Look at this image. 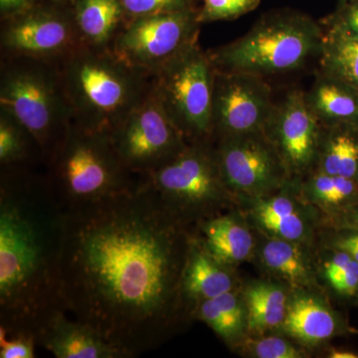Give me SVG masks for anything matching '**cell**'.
Masks as SVG:
<instances>
[{
    "label": "cell",
    "instance_id": "35",
    "mask_svg": "<svg viewBox=\"0 0 358 358\" xmlns=\"http://www.w3.org/2000/svg\"><path fill=\"white\" fill-rule=\"evenodd\" d=\"M334 247L338 251L348 254L353 260L358 262V232L350 231L348 234L336 238L334 242Z\"/></svg>",
    "mask_w": 358,
    "mask_h": 358
},
{
    "label": "cell",
    "instance_id": "13",
    "mask_svg": "<svg viewBox=\"0 0 358 358\" xmlns=\"http://www.w3.org/2000/svg\"><path fill=\"white\" fill-rule=\"evenodd\" d=\"M275 105L265 78L216 69L212 141L263 131Z\"/></svg>",
    "mask_w": 358,
    "mask_h": 358
},
{
    "label": "cell",
    "instance_id": "27",
    "mask_svg": "<svg viewBox=\"0 0 358 358\" xmlns=\"http://www.w3.org/2000/svg\"><path fill=\"white\" fill-rule=\"evenodd\" d=\"M301 190L307 201L322 208H339L357 201L358 180L313 171L301 183Z\"/></svg>",
    "mask_w": 358,
    "mask_h": 358
},
{
    "label": "cell",
    "instance_id": "29",
    "mask_svg": "<svg viewBox=\"0 0 358 358\" xmlns=\"http://www.w3.org/2000/svg\"><path fill=\"white\" fill-rule=\"evenodd\" d=\"M261 0H203L197 9L200 24L237 20L240 16L252 13L260 6Z\"/></svg>",
    "mask_w": 358,
    "mask_h": 358
},
{
    "label": "cell",
    "instance_id": "36",
    "mask_svg": "<svg viewBox=\"0 0 358 358\" xmlns=\"http://www.w3.org/2000/svg\"><path fill=\"white\" fill-rule=\"evenodd\" d=\"M34 0H0V11L2 18L11 14L18 13L30 6Z\"/></svg>",
    "mask_w": 358,
    "mask_h": 358
},
{
    "label": "cell",
    "instance_id": "9",
    "mask_svg": "<svg viewBox=\"0 0 358 358\" xmlns=\"http://www.w3.org/2000/svg\"><path fill=\"white\" fill-rule=\"evenodd\" d=\"M197 9L143 16L128 21L110 50L131 67L154 76L199 42Z\"/></svg>",
    "mask_w": 358,
    "mask_h": 358
},
{
    "label": "cell",
    "instance_id": "26",
    "mask_svg": "<svg viewBox=\"0 0 358 358\" xmlns=\"http://www.w3.org/2000/svg\"><path fill=\"white\" fill-rule=\"evenodd\" d=\"M319 63L320 72L358 91V39L324 30Z\"/></svg>",
    "mask_w": 358,
    "mask_h": 358
},
{
    "label": "cell",
    "instance_id": "12",
    "mask_svg": "<svg viewBox=\"0 0 358 358\" xmlns=\"http://www.w3.org/2000/svg\"><path fill=\"white\" fill-rule=\"evenodd\" d=\"M1 57L26 56L57 62L81 46L72 6H41L32 2L2 18Z\"/></svg>",
    "mask_w": 358,
    "mask_h": 358
},
{
    "label": "cell",
    "instance_id": "22",
    "mask_svg": "<svg viewBox=\"0 0 358 358\" xmlns=\"http://www.w3.org/2000/svg\"><path fill=\"white\" fill-rule=\"evenodd\" d=\"M282 326L289 336L315 345L334 336L336 320L322 301L308 294H298L288 301Z\"/></svg>",
    "mask_w": 358,
    "mask_h": 358
},
{
    "label": "cell",
    "instance_id": "32",
    "mask_svg": "<svg viewBox=\"0 0 358 358\" xmlns=\"http://www.w3.org/2000/svg\"><path fill=\"white\" fill-rule=\"evenodd\" d=\"M37 341L25 334H9L0 327V358H34Z\"/></svg>",
    "mask_w": 358,
    "mask_h": 358
},
{
    "label": "cell",
    "instance_id": "6",
    "mask_svg": "<svg viewBox=\"0 0 358 358\" xmlns=\"http://www.w3.org/2000/svg\"><path fill=\"white\" fill-rule=\"evenodd\" d=\"M45 169L63 209L109 199L140 181L122 164L110 134L75 122Z\"/></svg>",
    "mask_w": 358,
    "mask_h": 358
},
{
    "label": "cell",
    "instance_id": "4",
    "mask_svg": "<svg viewBox=\"0 0 358 358\" xmlns=\"http://www.w3.org/2000/svg\"><path fill=\"white\" fill-rule=\"evenodd\" d=\"M322 23L292 10L266 14L246 34L208 51L219 71L260 77L301 70L319 58L324 43Z\"/></svg>",
    "mask_w": 358,
    "mask_h": 358
},
{
    "label": "cell",
    "instance_id": "28",
    "mask_svg": "<svg viewBox=\"0 0 358 358\" xmlns=\"http://www.w3.org/2000/svg\"><path fill=\"white\" fill-rule=\"evenodd\" d=\"M262 259L266 267L293 286L303 288L310 284V268L296 243L272 238L264 245Z\"/></svg>",
    "mask_w": 358,
    "mask_h": 358
},
{
    "label": "cell",
    "instance_id": "23",
    "mask_svg": "<svg viewBox=\"0 0 358 358\" xmlns=\"http://www.w3.org/2000/svg\"><path fill=\"white\" fill-rule=\"evenodd\" d=\"M247 307V329L254 333L282 326L288 308L284 289L268 282L252 284L245 294Z\"/></svg>",
    "mask_w": 358,
    "mask_h": 358
},
{
    "label": "cell",
    "instance_id": "7",
    "mask_svg": "<svg viewBox=\"0 0 358 358\" xmlns=\"http://www.w3.org/2000/svg\"><path fill=\"white\" fill-rule=\"evenodd\" d=\"M140 178L187 225L220 214L234 199L224 182L213 141L188 143L173 159Z\"/></svg>",
    "mask_w": 358,
    "mask_h": 358
},
{
    "label": "cell",
    "instance_id": "33",
    "mask_svg": "<svg viewBox=\"0 0 358 358\" xmlns=\"http://www.w3.org/2000/svg\"><path fill=\"white\" fill-rule=\"evenodd\" d=\"M252 355L259 358H301L303 353L286 339L268 336L249 345Z\"/></svg>",
    "mask_w": 358,
    "mask_h": 358
},
{
    "label": "cell",
    "instance_id": "21",
    "mask_svg": "<svg viewBox=\"0 0 358 358\" xmlns=\"http://www.w3.org/2000/svg\"><path fill=\"white\" fill-rule=\"evenodd\" d=\"M253 213L256 222L272 238L287 241H303L308 236V223L296 200L288 194H274L254 199Z\"/></svg>",
    "mask_w": 358,
    "mask_h": 358
},
{
    "label": "cell",
    "instance_id": "25",
    "mask_svg": "<svg viewBox=\"0 0 358 358\" xmlns=\"http://www.w3.org/2000/svg\"><path fill=\"white\" fill-rule=\"evenodd\" d=\"M44 166L41 150L29 131L0 110V167L32 169Z\"/></svg>",
    "mask_w": 358,
    "mask_h": 358
},
{
    "label": "cell",
    "instance_id": "39",
    "mask_svg": "<svg viewBox=\"0 0 358 358\" xmlns=\"http://www.w3.org/2000/svg\"><path fill=\"white\" fill-rule=\"evenodd\" d=\"M341 1H348V0H341Z\"/></svg>",
    "mask_w": 358,
    "mask_h": 358
},
{
    "label": "cell",
    "instance_id": "40",
    "mask_svg": "<svg viewBox=\"0 0 358 358\" xmlns=\"http://www.w3.org/2000/svg\"><path fill=\"white\" fill-rule=\"evenodd\" d=\"M34 1H35V0H34Z\"/></svg>",
    "mask_w": 358,
    "mask_h": 358
},
{
    "label": "cell",
    "instance_id": "31",
    "mask_svg": "<svg viewBox=\"0 0 358 358\" xmlns=\"http://www.w3.org/2000/svg\"><path fill=\"white\" fill-rule=\"evenodd\" d=\"M320 23L326 31L358 39V0L341 1L336 10Z\"/></svg>",
    "mask_w": 358,
    "mask_h": 358
},
{
    "label": "cell",
    "instance_id": "14",
    "mask_svg": "<svg viewBox=\"0 0 358 358\" xmlns=\"http://www.w3.org/2000/svg\"><path fill=\"white\" fill-rule=\"evenodd\" d=\"M263 131L292 179L300 180L315 171L322 124L308 109L305 92L294 90L275 103Z\"/></svg>",
    "mask_w": 358,
    "mask_h": 358
},
{
    "label": "cell",
    "instance_id": "20",
    "mask_svg": "<svg viewBox=\"0 0 358 358\" xmlns=\"http://www.w3.org/2000/svg\"><path fill=\"white\" fill-rule=\"evenodd\" d=\"M315 171L358 180V124H322Z\"/></svg>",
    "mask_w": 358,
    "mask_h": 358
},
{
    "label": "cell",
    "instance_id": "18",
    "mask_svg": "<svg viewBox=\"0 0 358 358\" xmlns=\"http://www.w3.org/2000/svg\"><path fill=\"white\" fill-rule=\"evenodd\" d=\"M73 16L82 44L110 48L127 23L122 0H74Z\"/></svg>",
    "mask_w": 358,
    "mask_h": 358
},
{
    "label": "cell",
    "instance_id": "11",
    "mask_svg": "<svg viewBox=\"0 0 358 358\" xmlns=\"http://www.w3.org/2000/svg\"><path fill=\"white\" fill-rule=\"evenodd\" d=\"M122 164L145 176L164 166L188 145L152 92L110 133Z\"/></svg>",
    "mask_w": 358,
    "mask_h": 358
},
{
    "label": "cell",
    "instance_id": "24",
    "mask_svg": "<svg viewBox=\"0 0 358 358\" xmlns=\"http://www.w3.org/2000/svg\"><path fill=\"white\" fill-rule=\"evenodd\" d=\"M193 315L229 345L241 338L245 324L247 326L243 301L233 291L201 301Z\"/></svg>",
    "mask_w": 358,
    "mask_h": 358
},
{
    "label": "cell",
    "instance_id": "37",
    "mask_svg": "<svg viewBox=\"0 0 358 358\" xmlns=\"http://www.w3.org/2000/svg\"><path fill=\"white\" fill-rule=\"evenodd\" d=\"M343 227L350 231L358 232V205H352L346 210L343 217Z\"/></svg>",
    "mask_w": 358,
    "mask_h": 358
},
{
    "label": "cell",
    "instance_id": "19",
    "mask_svg": "<svg viewBox=\"0 0 358 358\" xmlns=\"http://www.w3.org/2000/svg\"><path fill=\"white\" fill-rule=\"evenodd\" d=\"M305 100L324 126L358 124V91L336 78L319 71L310 91L305 93Z\"/></svg>",
    "mask_w": 358,
    "mask_h": 358
},
{
    "label": "cell",
    "instance_id": "1",
    "mask_svg": "<svg viewBox=\"0 0 358 358\" xmlns=\"http://www.w3.org/2000/svg\"><path fill=\"white\" fill-rule=\"evenodd\" d=\"M143 181L64 209L66 310L128 358L157 350L189 315L180 282L193 233Z\"/></svg>",
    "mask_w": 358,
    "mask_h": 358
},
{
    "label": "cell",
    "instance_id": "38",
    "mask_svg": "<svg viewBox=\"0 0 358 358\" xmlns=\"http://www.w3.org/2000/svg\"><path fill=\"white\" fill-rule=\"evenodd\" d=\"M329 357L333 358H357V353L345 352V350H333Z\"/></svg>",
    "mask_w": 358,
    "mask_h": 358
},
{
    "label": "cell",
    "instance_id": "17",
    "mask_svg": "<svg viewBox=\"0 0 358 358\" xmlns=\"http://www.w3.org/2000/svg\"><path fill=\"white\" fill-rule=\"evenodd\" d=\"M195 227V235L205 249L228 267L247 260L253 252V236L236 215L217 214Z\"/></svg>",
    "mask_w": 358,
    "mask_h": 358
},
{
    "label": "cell",
    "instance_id": "3",
    "mask_svg": "<svg viewBox=\"0 0 358 358\" xmlns=\"http://www.w3.org/2000/svg\"><path fill=\"white\" fill-rule=\"evenodd\" d=\"M75 124L110 134L152 89V75L110 48L81 45L57 61Z\"/></svg>",
    "mask_w": 358,
    "mask_h": 358
},
{
    "label": "cell",
    "instance_id": "30",
    "mask_svg": "<svg viewBox=\"0 0 358 358\" xmlns=\"http://www.w3.org/2000/svg\"><path fill=\"white\" fill-rule=\"evenodd\" d=\"M195 0H122L127 22L143 16L196 9Z\"/></svg>",
    "mask_w": 358,
    "mask_h": 358
},
{
    "label": "cell",
    "instance_id": "15",
    "mask_svg": "<svg viewBox=\"0 0 358 358\" xmlns=\"http://www.w3.org/2000/svg\"><path fill=\"white\" fill-rule=\"evenodd\" d=\"M233 288L234 279L229 267L216 260L193 233L180 282L181 298L188 312L193 315L201 301L233 291Z\"/></svg>",
    "mask_w": 358,
    "mask_h": 358
},
{
    "label": "cell",
    "instance_id": "34",
    "mask_svg": "<svg viewBox=\"0 0 358 358\" xmlns=\"http://www.w3.org/2000/svg\"><path fill=\"white\" fill-rule=\"evenodd\" d=\"M331 286L343 294H352L358 288V262L352 260L341 274L331 282Z\"/></svg>",
    "mask_w": 358,
    "mask_h": 358
},
{
    "label": "cell",
    "instance_id": "5",
    "mask_svg": "<svg viewBox=\"0 0 358 358\" xmlns=\"http://www.w3.org/2000/svg\"><path fill=\"white\" fill-rule=\"evenodd\" d=\"M0 110L29 131L44 166L74 122L57 62L26 56L1 57Z\"/></svg>",
    "mask_w": 358,
    "mask_h": 358
},
{
    "label": "cell",
    "instance_id": "10",
    "mask_svg": "<svg viewBox=\"0 0 358 358\" xmlns=\"http://www.w3.org/2000/svg\"><path fill=\"white\" fill-rule=\"evenodd\" d=\"M213 143L224 182L233 197L262 199L294 180L264 131L217 138Z\"/></svg>",
    "mask_w": 358,
    "mask_h": 358
},
{
    "label": "cell",
    "instance_id": "2",
    "mask_svg": "<svg viewBox=\"0 0 358 358\" xmlns=\"http://www.w3.org/2000/svg\"><path fill=\"white\" fill-rule=\"evenodd\" d=\"M62 205L46 173H0V327L38 338L67 313L61 294ZM38 345V343H37Z\"/></svg>",
    "mask_w": 358,
    "mask_h": 358
},
{
    "label": "cell",
    "instance_id": "16",
    "mask_svg": "<svg viewBox=\"0 0 358 358\" xmlns=\"http://www.w3.org/2000/svg\"><path fill=\"white\" fill-rule=\"evenodd\" d=\"M37 343L57 358H128L89 324L58 315L37 338Z\"/></svg>",
    "mask_w": 358,
    "mask_h": 358
},
{
    "label": "cell",
    "instance_id": "8",
    "mask_svg": "<svg viewBox=\"0 0 358 358\" xmlns=\"http://www.w3.org/2000/svg\"><path fill=\"white\" fill-rule=\"evenodd\" d=\"M216 68L199 42L152 78V94L188 143L212 141Z\"/></svg>",
    "mask_w": 358,
    "mask_h": 358
}]
</instances>
